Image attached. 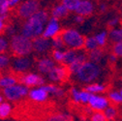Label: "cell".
<instances>
[{
  "mask_svg": "<svg viewBox=\"0 0 122 121\" xmlns=\"http://www.w3.org/2000/svg\"><path fill=\"white\" fill-rule=\"evenodd\" d=\"M102 73L103 69L100 66V64L87 60L81 66V68L74 76L79 82L88 84L97 81L102 76Z\"/></svg>",
  "mask_w": 122,
  "mask_h": 121,
  "instance_id": "1",
  "label": "cell"
},
{
  "mask_svg": "<svg viewBox=\"0 0 122 121\" xmlns=\"http://www.w3.org/2000/svg\"><path fill=\"white\" fill-rule=\"evenodd\" d=\"M10 47L12 51L17 56H27L33 50V42L24 35L12 36Z\"/></svg>",
  "mask_w": 122,
  "mask_h": 121,
  "instance_id": "2",
  "label": "cell"
},
{
  "mask_svg": "<svg viewBox=\"0 0 122 121\" xmlns=\"http://www.w3.org/2000/svg\"><path fill=\"white\" fill-rule=\"evenodd\" d=\"M60 35L65 43V46L68 49H73V50L83 49L85 38L77 29H73V28L66 29Z\"/></svg>",
  "mask_w": 122,
  "mask_h": 121,
  "instance_id": "3",
  "label": "cell"
},
{
  "mask_svg": "<svg viewBox=\"0 0 122 121\" xmlns=\"http://www.w3.org/2000/svg\"><path fill=\"white\" fill-rule=\"evenodd\" d=\"M44 25L45 23H43L39 20L35 19L34 17H30L26 20V22L24 23L21 29V34L29 39H35L43 35L44 29H45Z\"/></svg>",
  "mask_w": 122,
  "mask_h": 121,
  "instance_id": "4",
  "label": "cell"
},
{
  "mask_svg": "<svg viewBox=\"0 0 122 121\" xmlns=\"http://www.w3.org/2000/svg\"><path fill=\"white\" fill-rule=\"evenodd\" d=\"M3 94L9 101H18L20 98L29 94V90L27 85L21 84H14L12 86L6 87L3 89Z\"/></svg>",
  "mask_w": 122,
  "mask_h": 121,
  "instance_id": "5",
  "label": "cell"
},
{
  "mask_svg": "<svg viewBox=\"0 0 122 121\" xmlns=\"http://www.w3.org/2000/svg\"><path fill=\"white\" fill-rule=\"evenodd\" d=\"M40 4L37 0H27V1L23 2L19 10V16L22 19H29L30 17H32L33 15L39 11Z\"/></svg>",
  "mask_w": 122,
  "mask_h": 121,
  "instance_id": "6",
  "label": "cell"
},
{
  "mask_svg": "<svg viewBox=\"0 0 122 121\" xmlns=\"http://www.w3.org/2000/svg\"><path fill=\"white\" fill-rule=\"evenodd\" d=\"M111 105L109 97H106L102 94H92L88 102V106L93 111H104Z\"/></svg>",
  "mask_w": 122,
  "mask_h": 121,
  "instance_id": "7",
  "label": "cell"
},
{
  "mask_svg": "<svg viewBox=\"0 0 122 121\" xmlns=\"http://www.w3.org/2000/svg\"><path fill=\"white\" fill-rule=\"evenodd\" d=\"M51 47H52L51 41L47 37H44L43 35H41L33 40V50H35L38 53L47 52L50 50V49Z\"/></svg>",
  "mask_w": 122,
  "mask_h": 121,
  "instance_id": "8",
  "label": "cell"
},
{
  "mask_svg": "<svg viewBox=\"0 0 122 121\" xmlns=\"http://www.w3.org/2000/svg\"><path fill=\"white\" fill-rule=\"evenodd\" d=\"M88 60V53H86V50L84 49H81L78 50V55L77 58L75 59V61L72 62L70 65H68V70L70 74L75 75L77 71L81 68V66Z\"/></svg>",
  "mask_w": 122,
  "mask_h": 121,
  "instance_id": "9",
  "label": "cell"
},
{
  "mask_svg": "<svg viewBox=\"0 0 122 121\" xmlns=\"http://www.w3.org/2000/svg\"><path fill=\"white\" fill-rule=\"evenodd\" d=\"M68 73H70V72L65 67H63V66H55L48 74V78H49L50 81H54V82L63 81L68 77Z\"/></svg>",
  "mask_w": 122,
  "mask_h": 121,
  "instance_id": "10",
  "label": "cell"
},
{
  "mask_svg": "<svg viewBox=\"0 0 122 121\" xmlns=\"http://www.w3.org/2000/svg\"><path fill=\"white\" fill-rule=\"evenodd\" d=\"M59 30H60V26L58 23V19L52 17L50 20L47 26L45 27L43 36L47 37V38H52V37L56 36L57 34H59Z\"/></svg>",
  "mask_w": 122,
  "mask_h": 121,
  "instance_id": "11",
  "label": "cell"
},
{
  "mask_svg": "<svg viewBox=\"0 0 122 121\" xmlns=\"http://www.w3.org/2000/svg\"><path fill=\"white\" fill-rule=\"evenodd\" d=\"M12 65H13V68L15 71L23 73L30 69V67L32 65V61H31V59L27 56H20L19 58L14 60Z\"/></svg>",
  "mask_w": 122,
  "mask_h": 121,
  "instance_id": "12",
  "label": "cell"
},
{
  "mask_svg": "<svg viewBox=\"0 0 122 121\" xmlns=\"http://www.w3.org/2000/svg\"><path fill=\"white\" fill-rule=\"evenodd\" d=\"M94 9H95L94 4L91 2L90 0H81V2L79 3L75 13L81 15L83 17H88L93 14Z\"/></svg>",
  "mask_w": 122,
  "mask_h": 121,
  "instance_id": "13",
  "label": "cell"
},
{
  "mask_svg": "<svg viewBox=\"0 0 122 121\" xmlns=\"http://www.w3.org/2000/svg\"><path fill=\"white\" fill-rule=\"evenodd\" d=\"M21 81L22 83H24L27 86H42L45 83L44 79L39 75L36 74H28L24 77L21 78Z\"/></svg>",
  "mask_w": 122,
  "mask_h": 121,
  "instance_id": "14",
  "label": "cell"
},
{
  "mask_svg": "<svg viewBox=\"0 0 122 121\" xmlns=\"http://www.w3.org/2000/svg\"><path fill=\"white\" fill-rule=\"evenodd\" d=\"M54 67L55 63L53 62V60L48 57L42 58L37 62V69L42 74H49Z\"/></svg>",
  "mask_w": 122,
  "mask_h": 121,
  "instance_id": "15",
  "label": "cell"
},
{
  "mask_svg": "<svg viewBox=\"0 0 122 121\" xmlns=\"http://www.w3.org/2000/svg\"><path fill=\"white\" fill-rule=\"evenodd\" d=\"M48 92L46 91L45 89H43L41 86L39 88L36 89H32L29 91V97L31 100L35 101V102H44L47 100L48 98Z\"/></svg>",
  "mask_w": 122,
  "mask_h": 121,
  "instance_id": "16",
  "label": "cell"
},
{
  "mask_svg": "<svg viewBox=\"0 0 122 121\" xmlns=\"http://www.w3.org/2000/svg\"><path fill=\"white\" fill-rule=\"evenodd\" d=\"M105 58V52L104 50L99 47L93 50L88 51V60L95 63L100 64Z\"/></svg>",
  "mask_w": 122,
  "mask_h": 121,
  "instance_id": "17",
  "label": "cell"
},
{
  "mask_svg": "<svg viewBox=\"0 0 122 121\" xmlns=\"http://www.w3.org/2000/svg\"><path fill=\"white\" fill-rule=\"evenodd\" d=\"M85 89L91 94H102L107 90V85L101 82H91L86 84Z\"/></svg>",
  "mask_w": 122,
  "mask_h": 121,
  "instance_id": "18",
  "label": "cell"
},
{
  "mask_svg": "<svg viewBox=\"0 0 122 121\" xmlns=\"http://www.w3.org/2000/svg\"><path fill=\"white\" fill-rule=\"evenodd\" d=\"M69 10L68 8L63 4V3H61L57 6H55L52 11H51V15H52V17L54 18H57V19H61V18H65L68 16V14H69Z\"/></svg>",
  "mask_w": 122,
  "mask_h": 121,
  "instance_id": "19",
  "label": "cell"
},
{
  "mask_svg": "<svg viewBox=\"0 0 122 121\" xmlns=\"http://www.w3.org/2000/svg\"><path fill=\"white\" fill-rule=\"evenodd\" d=\"M109 41H111L112 44L122 41V27L118 26L111 28V30L109 31Z\"/></svg>",
  "mask_w": 122,
  "mask_h": 121,
  "instance_id": "20",
  "label": "cell"
},
{
  "mask_svg": "<svg viewBox=\"0 0 122 121\" xmlns=\"http://www.w3.org/2000/svg\"><path fill=\"white\" fill-rule=\"evenodd\" d=\"M78 50H73V49H69V50H65L64 51V57H63L62 63L64 65H70L72 62H74L75 59L77 58Z\"/></svg>",
  "mask_w": 122,
  "mask_h": 121,
  "instance_id": "21",
  "label": "cell"
},
{
  "mask_svg": "<svg viewBox=\"0 0 122 121\" xmlns=\"http://www.w3.org/2000/svg\"><path fill=\"white\" fill-rule=\"evenodd\" d=\"M99 48V45L97 43V40L95 38V36H88L85 38L84 41V47L83 49L86 51H90V50H93L95 49Z\"/></svg>",
  "mask_w": 122,
  "mask_h": 121,
  "instance_id": "22",
  "label": "cell"
},
{
  "mask_svg": "<svg viewBox=\"0 0 122 121\" xmlns=\"http://www.w3.org/2000/svg\"><path fill=\"white\" fill-rule=\"evenodd\" d=\"M95 38L97 40V43L99 45L100 48H104L107 43L109 41V31L107 30H102V31L98 32L96 35H95Z\"/></svg>",
  "mask_w": 122,
  "mask_h": 121,
  "instance_id": "23",
  "label": "cell"
},
{
  "mask_svg": "<svg viewBox=\"0 0 122 121\" xmlns=\"http://www.w3.org/2000/svg\"><path fill=\"white\" fill-rule=\"evenodd\" d=\"M105 116L107 118V120H114L117 118L118 115V110L115 107V105H110L108 108L104 111Z\"/></svg>",
  "mask_w": 122,
  "mask_h": 121,
  "instance_id": "24",
  "label": "cell"
},
{
  "mask_svg": "<svg viewBox=\"0 0 122 121\" xmlns=\"http://www.w3.org/2000/svg\"><path fill=\"white\" fill-rule=\"evenodd\" d=\"M43 89H45L49 94H53L55 96H58V97H61L64 95V91L62 89H60L59 87L55 86V85H52V84H49V85H42L41 86Z\"/></svg>",
  "mask_w": 122,
  "mask_h": 121,
  "instance_id": "25",
  "label": "cell"
},
{
  "mask_svg": "<svg viewBox=\"0 0 122 121\" xmlns=\"http://www.w3.org/2000/svg\"><path fill=\"white\" fill-rule=\"evenodd\" d=\"M108 97L111 101V104L113 105H120L122 104V95L120 90L117 91V90H112V91L109 92Z\"/></svg>",
  "mask_w": 122,
  "mask_h": 121,
  "instance_id": "26",
  "label": "cell"
},
{
  "mask_svg": "<svg viewBox=\"0 0 122 121\" xmlns=\"http://www.w3.org/2000/svg\"><path fill=\"white\" fill-rule=\"evenodd\" d=\"M17 83V80L13 78V77H10V76H7V77H2L0 78V88H6V87H9V86H12L14 84Z\"/></svg>",
  "mask_w": 122,
  "mask_h": 121,
  "instance_id": "27",
  "label": "cell"
},
{
  "mask_svg": "<svg viewBox=\"0 0 122 121\" xmlns=\"http://www.w3.org/2000/svg\"><path fill=\"white\" fill-rule=\"evenodd\" d=\"M51 44H52V47L54 49H57V50H62L65 46V43L61 37L60 34H57L56 36L52 37V40H51Z\"/></svg>",
  "mask_w": 122,
  "mask_h": 121,
  "instance_id": "28",
  "label": "cell"
},
{
  "mask_svg": "<svg viewBox=\"0 0 122 121\" xmlns=\"http://www.w3.org/2000/svg\"><path fill=\"white\" fill-rule=\"evenodd\" d=\"M12 111V107L8 103H1L0 104V118H6Z\"/></svg>",
  "mask_w": 122,
  "mask_h": 121,
  "instance_id": "29",
  "label": "cell"
},
{
  "mask_svg": "<svg viewBox=\"0 0 122 121\" xmlns=\"http://www.w3.org/2000/svg\"><path fill=\"white\" fill-rule=\"evenodd\" d=\"M81 0H62V3L68 8L70 12H75Z\"/></svg>",
  "mask_w": 122,
  "mask_h": 121,
  "instance_id": "30",
  "label": "cell"
},
{
  "mask_svg": "<svg viewBox=\"0 0 122 121\" xmlns=\"http://www.w3.org/2000/svg\"><path fill=\"white\" fill-rule=\"evenodd\" d=\"M90 120H92V121H106L107 118L105 116L104 111H94V112L91 113V115H90Z\"/></svg>",
  "mask_w": 122,
  "mask_h": 121,
  "instance_id": "31",
  "label": "cell"
},
{
  "mask_svg": "<svg viewBox=\"0 0 122 121\" xmlns=\"http://www.w3.org/2000/svg\"><path fill=\"white\" fill-rule=\"evenodd\" d=\"M121 23H122V20H121V19L118 16H114V17L111 18L108 21H107V25H108L110 28L118 27Z\"/></svg>",
  "mask_w": 122,
  "mask_h": 121,
  "instance_id": "32",
  "label": "cell"
},
{
  "mask_svg": "<svg viewBox=\"0 0 122 121\" xmlns=\"http://www.w3.org/2000/svg\"><path fill=\"white\" fill-rule=\"evenodd\" d=\"M91 94L89 91H87V90L84 88V90H81L80 92V99H81V104H84V105H88V102L90 100V97H91Z\"/></svg>",
  "mask_w": 122,
  "mask_h": 121,
  "instance_id": "33",
  "label": "cell"
},
{
  "mask_svg": "<svg viewBox=\"0 0 122 121\" xmlns=\"http://www.w3.org/2000/svg\"><path fill=\"white\" fill-rule=\"evenodd\" d=\"M52 57H53V59L55 60L56 62L62 63V61H63V57H64V51H63V50H57V49H55V50L52 51Z\"/></svg>",
  "mask_w": 122,
  "mask_h": 121,
  "instance_id": "34",
  "label": "cell"
},
{
  "mask_svg": "<svg viewBox=\"0 0 122 121\" xmlns=\"http://www.w3.org/2000/svg\"><path fill=\"white\" fill-rule=\"evenodd\" d=\"M71 119H72V117L68 113H60V114L54 115L50 118V120H51V121H67V120H71Z\"/></svg>",
  "mask_w": 122,
  "mask_h": 121,
  "instance_id": "35",
  "label": "cell"
},
{
  "mask_svg": "<svg viewBox=\"0 0 122 121\" xmlns=\"http://www.w3.org/2000/svg\"><path fill=\"white\" fill-rule=\"evenodd\" d=\"M112 52L114 54H116L118 57L122 58V41L113 44V46H112Z\"/></svg>",
  "mask_w": 122,
  "mask_h": 121,
  "instance_id": "36",
  "label": "cell"
},
{
  "mask_svg": "<svg viewBox=\"0 0 122 121\" xmlns=\"http://www.w3.org/2000/svg\"><path fill=\"white\" fill-rule=\"evenodd\" d=\"M10 7L11 6H10L9 0H3V2L1 4V9H0V15H6Z\"/></svg>",
  "mask_w": 122,
  "mask_h": 121,
  "instance_id": "37",
  "label": "cell"
},
{
  "mask_svg": "<svg viewBox=\"0 0 122 121\" xmlns=\"http://www.w3.org/2000/svg\"><path fill=\"white\" fill-rule=\"evenodd\" d=\"M80 92H81V90H78V89H76V88H73V89L71 90L72 98H73V100H74L75 103H81Z\"/></svg>",
  "mask_w": 122,
  "mask_h": 121,
  "instance_id": "38",
  "label": "cell"
},
{
  "mask_svg": "<svg viewBox=\"0 0 122 121\" xmlns=\"http://www.w3.org/2000/svg\"><path fill=\"white\" fill-rule=\"evenodd\" d=\"M10 62L9 58L6 55H0V69L5 68Z\"/></svg>",
  "mask_w": 122,
  "mask_h": 121,
  "instance_id": "39",
  "label": "cell"
},
{
  "mask_svg": "<svg viewBox=\"0 0 122 121\" xmlns=\"http://www.w3.org/2000/svg\"><path fill=\"white\" fill-rule=\"evenodd\" d=\"M8 48V43L5 39L0 38V52H3L7 50Z\"/></svg>",
  "mask_w": 122,
  "mask_h": 121,
  "instance_id": "40",
  "label": "cell"
},
{
  "mask_svg": "<svg viewBox=\"0 0 122 121\" xmlns=\"http://www.w3.org/2000/svg\"><path fill=\"white\" fill-rule=\"evenodd\" d=\"M74 20H75V22H76V23L81 24V23H83V22L85 21V17L81 16V15L77 14V16H75V17H74Z\"/></svg>",
  "mask_w": 122,
  "mask_h": 121,
  "instance_id": "41",
  "label": "cell"
},
{
  "mask_svg": "<svg viewBox=\"0 0 122 121\" xmlns=\"http://www.w3.org/2000/svg\"><path fill=\"white\" fill-rule=\"evenodd\" d=\"M117 58H118V56H117L116 54H114L113 52L111 53V54L108 56V60H109V62H111V63H115V62L117 61Z\"/></svg>",
  "mask_w": 122,
  "mask_h": 121,
  "instance_id": "42",
  "label": "cell"
},
{
  "mask_svg": "<svg viewBox=\"0 0 122 121\" xmlns=\"http://www.w3.org/2000/svg\"><path fill=\"white\" fill-rule=\"evenodd\" d=\"M7 18V15H0V32L4 28V20Z\"/></svg>",
  "mask_w": 122,
  "mask_h": 121,
  "instance_id": "43",
  "label": "cell"
},
{
  "mask_svg": "<svg viewBox=\"0 0 122 121\" xmlns=\"http://www.w3.org/2000/svg\"><path fill=\"white\" fill-rule=\"evenodd\" d=\"M107 10H108V5H107L106 3H101L99 5V11L102 12V13H105Z\"/></svg>",
  "mask_w": 122,
  "mask_h": 121,
  "instance_id": "44",
  "label": "cell"
},
{
  "mask_svg": "<svg viewBox=\"0 0 122 121\" xmlns=\"http://www.w3.org/2000/svg\"><path fill=\"white\" fill-rule=\"evenodd\" d=\"M20 1V0H9V2H10V6H11V7L16 6Z\"/></svg>",
  "mask_w": 122,
  "mask_h": 121,
  "instance_id": "45",
  "label": "cell"
},
{
  "mask_svg": "<svg viewBox=\"0 0 122 121\" xmlns=\"http://www.w3.org/2000/svg\"><path fill=\"white\" fill-rule=\"evenodd\" d=\"M3 103V97L2 96H0V104Z\"/></svg>",
  "mask_w": 122,
  "mask_h": 121,
  "instance_id": "46",
  "label": "cell"
},
{
  "mask_svg": "<svg viewBox=\"0 0 122 121\" xmlns=\"http://www.w3.org/2000/svg\"><path fill=\"white\" fill-rule=\"evenodd\" d=\"M2 2H3V0H0V9H1V4H2Z\"/></svg>",
  "mask_w": 122,
  "mask_h": 121,
  "instance_id": "47",
  "label": "cell"
},
{
  "mask_svg": "<svg viewBox=\"0 0 122 121\" xmlns=\"http://www.w3.org/2000/svg\"><path fill=\"white\" fill-rule=\"evenodd\" d=\"M120 92H121V95H122V88L120 89Z\"/></svg>",
  "mask_w": 122,
  "mask_h": 121,
  "instance_id": "48",
  "label": "cell"
},
{
  "mask_svg": "<svg viewBox=\"0 0 122 121\" xmlns=\"http://www.w3.org/2000/svg\"><path fill=\"white\" fill-rule=\"evenodd\" d=\"M121 15H122V6H121Z\"/></svg>",
  "mask_w": 122,
  "mask_h": 121,
  "instance_id": "49",
  "label": "cell"
}]
</instances>
